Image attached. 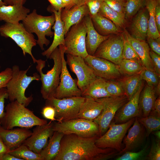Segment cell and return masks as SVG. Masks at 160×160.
Returning a JSON list of instances; mask_svg holds the SVG:
<instances>
[{"label":"cell","mask_w":160,"mask_h":160,"mask_svg":"<svg viewBox=\"0 0 160 160\" xmlns=\"http://www.w3.org/2000/svg\"><path fill=\"white\" fill-rule=\"evenodd\" d=\"M123 34L111 35L99 45L93 56L107 60L119 65L123 59Z\"/></svg>","instance_id":"7c38bea8"},{"label":"cell","mask_w":160,"mask_h":160,"mask_svg":"<svg viewBox=\"0 0 160 160\" xmlns=\"http://www.w3.org/2000/svg\"><path fill=\"white\" fill-rule=\"evenodd\" d=\"M66 62L71 71L76 75L77 84L82 92L97 77L93 70L85 62L84 58L66 54Z\"/></svg>","instance_id":"5bb4252c"},{"label":"cell","mask_w":160,"mask_h":160,"mask_svg":"<svg viewBox=\"0 0 160 160\" xmlns=\"http://www.w3.org/2000/svg\"><path fill=\"white\" fill-rule=\"evenodd\" d=\"M30 9L23 5H3L0 6V20L14 24L23 20Z\"/></svg>","instance_id":"d4e9b609"},{"label":"cell","mask_w":160,"mask_h":160,"mask_svg":"<svg viewBox=\"0 0 160 160\" xmlns=\"http://www.w3.org/2000/svg\"><path fill=\"white\" fill-rule=\"evenodd\" d=\"M64 135L62 133L54 132L49 138L48 143L40 153L43 160H54L59 153L61 140Z\"/></svg>","instance_id":"f546056e"},{"label":"cell","mask_w":160,"mask_h":160,"mask_svg":"<svg viewBox=\"0 0 160 160\" xmlns=\"http://www.w3.org/2000/svg\"><path fill=\"white\" fill-rule=\"evenodd\" d=\"M62 59V68L60 82L57 88L54 97L61 99L72 97L82 96V91L78 87L77 80L73 79L68 71L64 57L65 48L63 45L59 46Z\"/></svg>","instance_id":"4fadbf2b"},{"label":"cell","mask_w":160,"mask_h":160,"mask_svg":"<svg viewBox=\"0 0 160 160\" xmlns=\"http://www.w3.org/2000/svg\"><path fill=\"white\" fill-rule=\"evenodd\" d=\"M47 123L16 100L10 102L6 105L4 115L0 121L1 126L8 129L16 127L29 129Z\"/></svg>","instance_id":"7a4b0ae2"},{"label":"cell","mask_w":160,"mask_h":160,"mask_svg":"<svg viewBox=\"0 0 160 160\" xmlns=\"http://www.w3.org/2000/svg\"><path fill=\"white\" fill-rule=\"evenodd\" d=\"M1 126V123H0V127Z\"/></svg>","instance_id":"e7e4bbea"},{"label":"cell","mask_w":160,"mask_h":160,"mask_svg":"<svg viewBox=\"0 0 160 160\" xmlns=\"http://www.w3.org/2000/svg\"><path fill=\"white\" fill-rule=\"evenodd\" d=\"M3 5H6V4L4 3L3 0H0V6H2Z\"/></svg>","instance_id":"6125c7cd"},{"label":"cell","mask_w":160,"mask_h":160,"mask_svg":"<svg viewBox=\"0 0 160 160\" xmlns=\"http://www.w3.org/2000/svg\"><path fill=\"white\" fill-rule=\"evenodd\" d=\"M54 131L64 135L74 134L79 136L89 138L100 137L98 125L93 121L77 118L61 122H54Z\"/></svg>","instance_id":"52a82bcc"},{"label":"cell","mask_w":160,"mask_h":160,"mask_svg":"<svg viewBox=\"0 0 160 160\" xmlns=\"http://www.w3.org/2000/svg\"><path fill=\"white\" fill-rule=\"evenodd\" d=\"M132 126L128 129L127 135L124 140L125 146L118 153L121 154L131 151L140 146L143 143L145 135L144 127L139 122L137 118H135Z\"/></svg>","instance_id":"d6986e66"},{"label":"cell","mask_w":160,"mask_h":160,"mask_svg":"<svg viewBox=\"0 0 160 160\" xmlns=\"http://www.w3.org/2000/svg\"><path fill=\"white\" fill-rule=\"evenodd\" d=\"M149 147L146 144L140 151L137 152L128 151L116 158V160H137L143 159L146 156Z\"/></svg>","instance_id":"ab89813d"},{"label":"cell","mask_w":160,"mask_h":160,"mask_svg":"<svg viewBox=\"0 0 160 160\" xmlns=\"http://www.w3.org/2000/svg\"><path fill=\"white\" fill-rule=\"evenodd\" d=\"M105 81L106 90L111 96L125 95L124 90L118 80L116 81L105 79Z\"/></svg>","instance_id":"74e56055"},{"label":"cell","mask_w":160,"mask_h":160,"mask_svg":"<svg viewBox=\"0 0 160 160\" xmlns=\"http://www.w3.org/2000/svg\"><path fill=\"white\" fill-rule=\"evenodd\" d=\"M118 80L124 90L128 100L136 92L143 83L140 74L124 77Z\"/></svg>","instance_id":"4dcf8cb0"},{"label":"cell","mask_w":160,"mask_h":160,"mask_svg":"<svg viewBox=\"0 0 160 160\" xmlns=\"http://www.w3.org/2000/svg\"><path fill=\"white\" fill-rule=\"evenodd\" d=\"M124 0L126 1V0Z\"/></svg>","instance_id":"03108f58"},{"label":"cell","mask_w":160,"mask_h":160,"mask_svg":"<svg viewBox=\"0 0 160 160\" xmlns=\"http://www.w3.org/2000/svg\"><path fill=\"white\" fill-rule=\"evenodd\" d=\"M135 119L121 124L111 122L106 132L96 140L97 146L100 148H111L120 151L122 141Z\"/></svg>","instance_id":"8fae6325"},{"label":"cell","mask_w":160,"mask_h":160,"mask_svg":"<svg viewBox=\"0 0 160 160\" xmlns=\"http://www.w3.org/2000/svg\"><path fill=\"white\" fill-rule=\"evenodd\" d=\"M124 41L122 52L123 59H138L140 60L138 55L133 47L125 38L124 35Z\"/></svg>","instance_id":"60d3db41"},{"label":"cell","mask_w":160,"mask_h":160,"mask_svg":"<svg viewBox=\"0 0 160 160\" xmlns=\"http://www.w3.org/2000/svg\"><path fill=\"white\" fill-rule=\"evenodd\" d=\"M82 96L95 99L111 96L106 90L105 79L97 76L82 92Z\"/></svg>","instance_id":"83f0119b"},{"label":"cell","mask_w":160,"mask_h":160,"mask_svg":"<svg viewBox=\"0 0 160 160\" xmlns=\"http://www.w3.org/2000/svg\"><path fill=\"white\" fill-rule=\"evenodd\" d=\"M156 100L154 88L146 85L140 92L139 99V105L143 117L149 115L153 108Z\"/></svg>","instance_id":"f1b7e54d"},{"label":"cell","mask_w":160,"mask_h":160,"mask_svg":"<svg viewBox=\"0 0 160 160\" xmlns=\"http://www.w3.org/2000/svg\"><path fill=\"white\" fill-rule=\"evenodd\" d=\"M49 58L54 62L52 68L46 73L42 69L45 67L46 61L41 59L37 60L36 68L39 73L41 81L40 90L42 97L44 100L54 97L56 90L60 82L62 68V59L60 48L57 47L51 54Z\"/></svg>","instance_id":"3957f363"},{"label":"cell","mask_w":160,"mask_h":160,"mask_svg":"<svg viewBox=\"0 0 160 160\" xmlns=\"http://www.w3.org/2000/svg\"><path fill=\"white\" fill-rule=\"evenodd\" d=\"M89 14V10L86 4L73 7L69 10L62 9L60 18L64 23L65 35L72 25L78 23Z\"/></svg>","instance_id":"cb8c5ba5"},{"label":"cell","mask_w":160,"mask_h":160,"mask_svg":"<svg viewBox=\"0 0 160 160\" xmlns=\"http://www.w3.org/2000/svg\"><path fill=\"white\" fill-rule=\"evenodd\" d=\"M8 153L22 160H43L40 154L35 153L23 144Z\"/></svg>","instance_id":"e575fe53"},{"label":"cell","mask_w":160,"mask_h":160,"mask_svg":"<svg viewBox=\"0 0 160 160\" xmlns=\"http://www.w3.org/2000/svg\"><path fill=\"white\" fill-rule=\"evenodd\" d=\"M142 80L145 81L147 84L151 87H156L160 82V76L156 72L144 68L140 73Z\"/></svg>","instance_id":"f35d334b"},{"label":"cell","mask_w":160,"mask_h":160,"mask_svg":"<svg viewBox=\"0 0 160 160\" xmlns=\"http://www.w3.org/2000/svg\"><path fill=\"white\" fill-rule=\"evenodd\" d=\"M110 7L119 12L124 14L126 1L124 0H103Z\"/></svg>","instance_id":"7bdbcfd3"},{"label":"cell","mask_w":160,"mask_h":160,"mask_svg":"<svg viewBox=\"0 0 160 160\" xmlns=\"http://www.w3.org/2000/svg\"><path fill=\"white\" fill-rule=\"evenodd\" d=\"M8 94L6 88L0 89V123L5 113V101L8 99Z\"/></svg>","instance_id":"bcb514c9"},{"label":"cell","mask_w":160,"mask_h":160,"mask_svg":"<svg viewBox=\"0 0 160 160\" xmlns=\"http://www.w3.org/2000/svg\"><path fill=\"white\" fill-rule=\"evenodd\" d=\"M85 97L77 118L93 121L101 113L103 105L100 102L91 97Z\"/></svg>","instance_id":"484cf974"},{"label":"cell","mask_w":160,"mask_h":160,"mask_svg":"<svg viewBox=\"0 0 160 160\" xmlns=\"http://www.w3.org/2000/svg\"><path fill=\"white\" fill-rule=\"evenodd\" d=\"M150 55L155 72L160 76V55L151 50H150Z\"/></svg>","instance_id":"c3c4849f"},{"label":"cell","mask_w":160,"mask_h":160,"mask_svg":"<svg viewBox=\"0 0 160 160\" xmlns=\"http://www.w3.org/2000/svg\"><path fill=\"white\" fill-rule=\"evenodd\" d=\"M87 29L84 18L72 25L65 35V54L81 56L84 58L88 55L87 52L85 38Z\"/></svg>","instance_id":"30bf717a"},{"label":"cell","mask_w":160,"mask_h":160,"mask_svg":"<svg viewBox=\"0 0 160 160\" xmlns=\"http://www.w3.org/2000/svg\"><path fill=\"white\" fill-rule=\"evenodd\" d=\"M95 100L100 102L103 106L101 113L93 121L99 126L100 136L107 130L116 112L128 100L125 95L111 96Z\"/></svg>","instance_id":"9c48e42d"},{"label":"cell","mask_w":160,"mask_h":160,"mask_svg":"<svg viewBox=\"0 0 160 160\" xmlns=\"http://www.w3.org/2000/svg\"><path fill=\"white\" fill-rule=\"evenodd\" d=\"M9 150L0 138V160H2L3 156L9 151Z\"/></svg>","instance_id":"11a10c76"},{"label":"cell","mask_w":160,"mask_h":160,"mask_svg":"<svg viewBox=\"0 0 160 160\" xmlns=\"http://www.w3.org/2000/svg\"><path fill=\"white\" fill-rule=\"evenodd\" d=\"M6 5H23L26 0H3Z\"/></svg>","instance_id":"db71d44e"},{"label":"cell","mask_w":160,"mask_h":160,"mask_svg":"<svg viewBox=\"0 0 160 160\" xmlns=\"http://www.w3.org/2000/svg\"><path fill=\"white\" fill-rule=\"evenodd\" d=\"M1 64H0V70L1 69Z\"/></svg>","instance_id":"be15d7a7"},{"label":"cell","mask_w":160,"mask_h":160,"mask_svg":"<svg viewBox=\"0 0 160 160\" xmlns=\"http://www.w3.org/2000/svg\"><path fill=\"white\" fill-rule=\"evenodd\" d=\"M12 73V68L8 67L0 72V89L6 88L11 78Z\"/></svg>","instance_id":"ee69618b"},{"label":"cell","mask_w":160,"mask_h":160,"mask_svg":"<svg viewBox=\"0 0 160 160\" xmlns=\"http://www.w3.org/2000/svg\"><path fill=\"white\" fill-rule=\"evenodd\" d=\"M98 137L86 138L74 134L65 135L60 142L59 151L54 160H103L117 155L116 150L97 146Z\"/></svg>","instance_id":"6da1fadb"},{"label":"cell","mask_w":160,"mask_h":160,"mask_svg":"<svg viewBox=\"0 0 160 160\" xmlns=\"http://www.w3.org/2000/svg\"><path fill=\"white\" fill-rule=\"evenodd\" d=\"M51 121L44 125H37L33 130L31 135L23 144L35 153L40 154L47 145L48 140L53 134V122Z\"/></svg>","instance_id":"2e32d148"},{"label":"cell","mask_w":160,"mask_h":160,"mask_svg":"<svg viewBox=\"0 0 160 160\" xmlns=\"http://www.w3.org/2000/svg\"><path fill=\"white\" fill-rule=\"evenodd\" d=\"M55 20L54 13L50 16H44L37 14L36 10L34 9L22 21V23L28 32L36 34L38 37L37 44L42 50H44V45L47 46L50 43L46 36H54L52 28Z\"/></svg>","instance_id":"5b68a950"},{"label":"cell","mask_w":160,"mask_h":160,"mask_svg":"<svg viewBox=\"0 0 160 160\" xmlns=\"http://www.w3.org/2000/svg\"><path fill=\"white\" fill-rule=\"evenodd\" d=\"M123 34L138 55L144 68L155 72L150 57V49L148 43L145 40H139L134 38L126 30L124 31Z\"/></svg>","instance_id":"603a6c76"},{"label":"cell","mask_w":160,"mask_h":160,"mask_svg":"<svg viewBox=\"0 0 160 160\" xmlns=\"http://www.w3.org/2000/svg\"><path fill=\"white\" fill-rule=\"evenodd\" d=\"M85 97H72L61 99L53 97L46 100V105L53 107L55 111V118L61 122L78 118L81 107Z\"/></svg>","instance_id":"ba28073f"},{"label":"cell","mask_w":160,"mask_h":160,"mask_svg":"<svg viewBox=\"0 0 160 160\" xmlns=\"http://www.w3.org/2000/svg\"><path fill=\"white\" fill-rule=\"evenodd\" d=\"M30 67L25 70L20 69L17 65L12 68V77L6 88L8 98L10 102L17 101L25 107L28 106L33 100L32 95L27 97L25 95V90L30 84L33 81H40V76L37 73L32 76H28L27 73Z\"/></svg>","instance_id":"277c9868"},{"label":"cell","mask_w":160,"mask_h":160,"mask_svg":"<svg viewBox=\"0 0 160 160\" xmlns=\"http://www.w3.org/2000/svg\"><path fill=\"white\" fill-rule=\"evenodd\" d=\"M84 59L97 76L109 80H118L121 78L119 65L107 60L89 55Z\"/></svg>","instance_id":"9a60e30c"},{"label":"cell","mask_w":160,"mask_h":160,"mask_svg":"<svg viewBox=\"0 0 160 160\" xmlns=\"http://www.w3.org/2000/svg\"><path fill=\"white\" fill-rule=\"evenodd\" d=\"M160 82L156 87V88H154L155 90V95L158 96H160Z\"/></svg>","instance_id":"91938a15"},{"label":"cell","mask_w":160,"mask_h":160,"mask_svg":"<svg viewBox=\"0 0 160 160\" xmlns=\"http://www.w3.org/2000/svg\"><path fill=\"white\" fill-rule=\"evenodd\" d=\"M65 9L69 10L74 7L72 0H61Z\"/></svg>","instance_id":"9f6ffc18"},{"label":"cell","mask_w":160,"mask_h":160,"mask_svg":"<svg viewBox=\"0 0 160 160\" xmlns=\"http://www.w3.org/2000/svg\"><path fill=\"white\" fill-rule=\"evenodd\" d=\"M2 160H22L7 153L5 154L2 158Z\"/></svg>","instance_id":"6f0895ef"},{"label":"cell","mask_w":160,"mask_h":160,"mask_svg":"<svg viewBox=\"0 0 160 160\" xmlns=\"http://www.w3.org/2000/svg\"><path fill=\"white\" fill-rule=\"evenodd\" d=\"M137 118L139 122L146 129V137H148L153 132L160 130V117L149 114L146 117Z\"/></svg>","instance_id":"d590c367"},{"label":"cell","mask_w":160,"mask_h":160,"mask_svg":"<svg viewBox=\"0 0 160 160\" xmlns=\"http://www.w3.org/2000/svg\"><path fill=\"white\" fill-rule=\"evenodd\" d=\"M91 17L94 28L101 35L106 36L120 33V29L112 21L98 13Z\"/></svg>","instance_id":"4316f807"},{"label":"cell","mask_w":160,"mask_h":160,"mask_svg":"<svg viewBox=\"0 0 160 160\" xmlns=\"http://www.w3.org/2000/svg\"><path fill=\"white\" fill-rule=\"evenodd\" d=\"M103 0H85V4L87 6L91 16L95 15L98 11Z\"/></svg>","instance_id":"f6af8a7d"},{"label":"cell","mask_w":160,"mask_h":160,"mask_svg":"<svg viewBox=\"0 0 160 160\" xmlns=\"http://www.w3.org/2000/svg\"><path fill=\"white\" fill-rule=\"evenodd\" d=\"M156 0H145V6L148 13V27L147 37L157 38L160 37L155 19V11Z\"/></svg>","instance_id":"836d02e7"},{"label":"cell","mask_w":160,"mask_h":160,"mask_svg":"<svg viewBox=\"0 0 160 160\" xmlns=\"http://www.w3.org/2000/svg\"><path fill=\"white\" fill-rule=\"evenodd\" d=\"M145 0H126L124 10L126 19L132 18L145 6Z\"/></svg>","instance_id":"8d00e7d4"},{"label":"cell","mask_w":160,"mask_h":160,"mask_svg":"<svg viewBox=\"0 0 160 160\" xmlns=\"http://www.w3.org/2000/svg\"><path fill=\"white\" fill-rule=\"evenodd\" d=\"M50 3L49 6L51 7L57 11H58L64 8V6L61 0H47Z\"/></svg>","instance_id":"f5cc1de1"},{"label":"cell","mask_w":160,"mask_h":160,"mask_svg":"<svg viewBox=\"0 0 160 160\" xmlns=\"http://www.w3.org/2000/svg\"><path fill=\"white\" fill-rule=\"evenodd\" d=\"M143 87L142 83L133 96L116 114L114 121L113 122L116 124L123 123L132 118L140 117L142 113L139 106V99Z\"/></svg>","instance_id":"e0dca14e"},{"label":"cell","mask_w":160,"mask_h":160,"mask_svg":"<svg viewBox=\"0 0 160 160\" xmlns=\"http://www.w3.org/2000/svg\"><path fill=\"white\" fill-rule=\"evenodd\" d=\"M149 114L156 115L160 117V96L156 99L153 108Z\"/></svg>","instance_id":"816d5d0a"},{"label":"cell","mask_w":160,"mask_h":160,"mask_svg":"<svg viewBox=\"0 0 160 160\" xmlns=\"http://www.w3.org/2000/svg\"><path fill=\"white\" fill-rule=\"evenodd\" d=\"M32 133L28 129L19 127L8 129L0 127V138L9 151L23 144Z\"/></svg>","instance_id":"ac0fdd59"},{"label":"cell","mask_w":160,"mask_h":160,"mask_svg":"<svg viewBox=\"0 0 160 160\" xmlns=\"http://www.w3.org/2000/svg\"><path fill=\"white\" fill-rule=\"evenodd\" d=\"M47 10L52 12L54 14L55 20V24L52 27L54 30V38L52 42L49 47L41 53L42 55L49 59L52 52L60 45H64L65 32L64 24L60 18L62 10L57 11L49 6L47 8Z\"/></svg>","instance_id":"44dd1931"},{"label":"cell","mask_w":160,"mask_h":160,"mask_svg":"<svg viewBox=\"0 0 160 160\" xmlns=\"http://www.w3.org/2000/svg\"><path fill=\"white\" fill-rule=\"evenodd\" d=\"M148 44L151 50L160 55V37L157 38H147Z\"/></svg>","instance_id":"681fc988"},{"label":"cell","mask_w":160,"mask_h":160,"mask_svg":"<svg viewBox=\"0 0 160 160\" xmlns=\"http://www.w3.org/2000/svg\"><path fill=\"white\" fill-rule=\"evenodd\" d=\"M98 13L112 21L119 29L123 28L125 25V14L112 9L104 2L102 3Z\"/></svg>","instance_id":"d6a6232c"},{"label":"cell","mask_w":160,"mask_h":160,"mask_svg":"<svg viewBox=\"0 0 160 160\" xmlns=\"http://www.w3.org/2000/svg\"><path fill=\"white\" fill-rule=\"evenodd\" d=\"M154 135L156 136L157 138L160 139V131L159 130L155 131V132H153Z\"/></svg>","instance_id":"94428289"},{"label":"cell","mask_w":160,"mask_h":160,"mask_svg":"<svg viewBox=\"0 0 160 160\" xmlns=\"http://www.w3.org/2000/svg\"><path fill=\"white\" fill-rule=\"evenodd\" d=\"M73 7H77L86 4L85 0H72Z\"/></svg>","instance_id":"680465c9"},{"label":"cell","mask_w":160,"mask_h":160,"mask_svg":"<svg viewBox=\"0 0 160 160\" xmlns=\"http://www.w3.org/2000/svg\"><path fill=\"white\" fill-rule=\"evenodd\" d=\"M0 35L5 38H10L21 49L23 55L31 56L33 63L37 60L33 55V48L37 44V40L32 33L28 32L22 23L14 24L6 23L0 26Z\"/></svg>","instance_id":"8992f818"},{"label":"cell","mask_w":160,"mask_h":160,"mask_svg":"<svg viewBox=\"0 0 160 160\" xmlns=\"http://www.w3.org/2000/svg\"><path fill=\"white\" fill-rule=\"evenodd\" d=\"M144 68L140 60L138 59H123L119 65L120 73L124 77L140 74Z\"/></svg>","instance_id":"1f68e13d"},{"label":"cell","mask_w":160,"mask_h":160,"mask_svg":"<svg viewBox=\"0 0 160 160\" xmlns=\"http://www.w3.org/2000/svg\"><path fill=\"white\" fill-rule=\"evenodd\" d=\"M155 19L156 25L159 33L160 32V0H156L155 11Z\"/></svg>","instance_id":"f907efd6"},{"label":"cell","mask_w":160,"mask_h":160,"mask_svg":"<svg viewBox=\"0 0 160 160\" xmlns=\"http://www.w3.org/2000/svg\"><path fill=\"white\" fill-rule=\"evenodd\" d=\"M84 20L87 29L86 51L88 55L93 56L100 44L110 35L102 36L97 32L94 27L90 14L85 16Z\"/></svg>","instance_id":"7402d4cb"},{"label":"cell","mask_w":160,"mask_h":160,"mask_svg":"<svg viewBox=\"0 0 160 160\" xmlns=\"http://www.w3.org/2000/svg\"><path fill=\"white\" fill-rule=\"evenodd\" d=\"M41 113L43 116L46 119L53 121H56L55 110L52 106L46 105L43 108Z\"/></svg>","instance_id":"7dc6e473"},{"label":"cell","mask_w":160,"mask_h":160,"mask_svg":"<svg viewBox=\"0 0 160 160\" xmlns=\"http://www.w3.org/2000/svg\"><path fill=\"white\" fill-rule=\"evenodd\" d=\"M149 15L146 7L141 8L136 14L130 26V34L139 40H145L147 37Z\"/></svg>","instance_id":"ffe728a7"},{"label":"cell","mask_w":160,"mask_h":160,"mask_svg":"<svg viewBox=\"0 0 160 160\" xmlns=\"http://www.w3.org/2000/svg\"><path fill=\"white\" fill-rule=\"evenodd\" d=\"M145 159L149 160H160V141L157 138L153 140L149 153Z\"/></svg>","instance_id":"b9f144b4"}]
</instances>
